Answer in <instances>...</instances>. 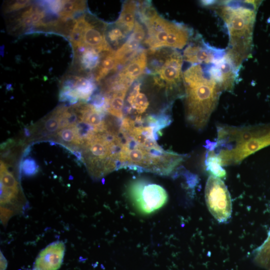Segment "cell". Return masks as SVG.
<instances>
[{"label": "cell", "instance_id": "obj_1", "mask_svg": "<svg viewBox=\"0 0 270 270\" xmlns=\"http://www.w3.org/2000/svg\"><path fill=\"white\" fill-rule=\"evenodd\" d=\"M192 64L183 72L186 122L201 130L207 125L222 91L211 64Z\"/></svg>", "mask_w": 270, "mask_h": 270}, {"label": "cell", "instance_id": "obj_2", "mask_svg": "<svg viewBox=\"0 0 270 270\" xmlns=\"http://www.w3.org/2000/svg\"><path fill=\"white\" fill-rule=\"evenodd\" d=\"M204 6H214L217 14L226 24L229 43L226 52L236 67L251 56L252 37L257 9L256 0L202 1Z\"/></svg>", "mask_w": 270, "mask_h": 270}, {"label": "cell", "instance_id": "obj_3", "mask_svg": "<svg viewBox=\"0 0 270 270\" xmlns=\"http://www.w3.org/2000/svg\"><path fill=\"white\" fill-rule=\"evenodd\" d=\"M216 130V141L208 140L205 147L214 151L222 166L239 164L270 145V124L234 126L218 124Z\"/></svg>", "mask_w": 270, "mask_h": 270}, {"label": "cell", "instance_id": "obj_4", "mask_svg": "<svg viewBox=\"0 0 270 270\" xmlns=\"http://www.w3.org/2000/svg\"><path fill=\"white\" fill-rule=\"evenodd\" d=\"M122 148L119 156L120 169L129 168L168 176L187 158L186 154L164 150L160 146L150 148L138 143L119 130Z\"/></svg>", "mask_w": 270, "mask_h": 270}, {"label": "cell", "instance_id": "obj_5", "mask_svg": "<svg viewBox=\"0 0 270 270\" xmlns=\"http://www.w3.org/2000/svg\"><path fill=\"white\" fill-rule=\"evenodd\" d=\"M147 34L144 42L150 50L162 48L182 49L193 35V30L184 24L166 20L159 15L144 24Z\"/></svg>", "mask_w": 270, "mask_h": 270}, {"label": "cell", "instance_id": "obj_6", "mask_svg": "<svg viewBox=\"0 0 270 270\" xmlns=\"http://www.w3.org/2000/svg\"><path fill=\"white\" fill-rule=\"evenodd\" d=\"M183 60L182 55L172 49L165 55L162 66L155 67L153 70V74L158 76V78H155L156 83L164 86L166 93L173 99L184 96Z\"/></svg>", "mask_w": 270, "mask_h": 270}, {"label": "cell", "instance_id": "obj_7", "mask_svg": "<svg viewBox=\"0 0 270 270\" xmlns=\"http://www.w3.org/2000/svg\"><path fill=\"white\" fill-rule=\"evenodd\" d=\"M128 194L135 208L144 214L160 208L168 200L167 193L162 186L144 180L132 182L128 188Z\"/></svg>", "mask_w": 270, "mask_h": 270}, {"label": "cell", "instance_id": "obj_8", "mask_svg": "<svg viewBox=\"0 0 270 270\" xmlns=\"http://www.w3.org/2000/svg\"><path fill=\"white\" fill-rule=\"evenodd\" d=\"M205 199L209 211L218 222H226L230 218V196L226 186L220 178L213 176L208 177L205 188Z\"/></svg>", "mask_w": 270, "mask_h": 270}, {"label": "cell", "instance_id": "obj_9", "mask_svg": "<svg viewBox=\"0 0 270 270\" xmlns=\"http://www.w3.org/2000/svg\"><path fill=\"white\" fill-rule=\"evenodd\" d=\"M226 49L210 46L197 34L191 39L183 52V60L192 64H209L223 56Z\"/></svg>", "mask_w": 270, "mask_h": 270}, {"label": "cell", "instance_id": "obj_10", "mask_svg": "<svg viewBox=\"0 0 270 270\" xmlns=\"http://www.w3.org/2000/svg\"><path fill=\"white\" fill-rule=\"evenodd\" d=\"M66 250L62 241L52 242L38 254L32 270H58L62 264Z\"/></svg>", "mask_w": 270, "mask_h": 270}, {"label": "cell", "instance_id": "obj_11", "mask_svg": "<svg viewBox=\"0 0 270 270\" xmlns=\"http://www.w3.org/2000/svg\"><path fill=\"white\" fill-rule=\"evenodd\" d=\"M107 24L92 17L88 18V23L82 34L83 46L94 48L100 52L113 50L108 44L105 37Z\"/></svg>", "mask_w": 270, "mask_h": 270}, {"label": "cell", "instance_id": "obj_12", "mask_svg": "<svg viewBox=\"0 0 270 270\" xmlns=\"http://www.w3.org/2000/svg\"><path fill=\"white\" fill-rule=\"evenodd\" d=\"M213 64L222 91L232 92L238 78L240 69L236 66L226 52Z\"/></svg>", "mask_w": 270, "mask_h": 270}, {"label": "cell", "instance_id": "obj_13", "mask_svg": "<svg viewBox=\"0 0 270 270\" xmlns=\"http://www.w3.org/2000/svg\"><path fill=\"white\" fill-rule=\"evenodd\" d=\"M147 66V52L141 48L127 62L117 75L126 84L131 86L144 72Z\"/></svg>", "mask_w": 270, "mask_h": 270}, {"label": "cell", "instance_id": "obj_14", "mask_svg": "<svg viewBox=\"0 0 270 270\" xmlns=\"http://www.w3.org/2000/svg\"><path fill=\"white\" fill-rule=\"evenodd\" d=\"M75 58L84 70H92L97 68L101 60V54L97 50L83 45L74 48Z\"/></svg>", "mask_w": 270, "mask_h": 270}, {"label": "cell", "instance_id": "obj_15", "mask_svg": "<svg viewBox=\"0 0 270 270\" xmlns=\"http://www.w3.org/2000/svg\"><path fill=\"white\" fill-rule=\"evenodd\" d=\"M138 2L134 0L125 1L118 19L114 24L122 28L128 35L132 32L136 21Z\"/></svg>", "mask_w": 270, "mask_h": 270}, {"label": "cell", "instance_id": "obj_16", "mask_svg": "<svg viewBox=\"0 0 270 270\" xmlns=\"http://www.w3.org/2000/svg\"><path fill=\"white\" fill-rule=\"evenodd\" d=\"M18 192V183L4 162H0V198L4 200H14Z\"/></svg>", "mask_w": 270, "mask_h": 270}, {"label": "cell", "instance_id": "obj_17", "mask_svg": "<svg viewBox=\"0 0 270 270\" xmlns=\"http://www.w3.org/2000/svg\"><path fill=\"white\" fill-rule=\"evenodd\" d=\"M141 83L137 82L130 92L127 102L129 104L128 112L132 111L137 114H140L144 112L149 106L148 100L145 94L140 92Z\"/></svg>", "mask_w": 270, "mask_h": 270}, {"label": "cell", "instance_id": "obj_18", "mask_svg": "<svg viewBox=\"0 0 270 270\" xmlns=\"http://www.w3.org/2000/svg\"><path fill=\"white\" fill-rule=\"evenodd\" d=\"M128 89H122L105 94L107 111L112 115L122 118L124 100Z\"/></svg>", "mask_w": 270, "mask_h": 270}, {"label": "cell", "instance_id": "obj_19", "mask_svg": "<svg viewBox=\"0 0 270 270\" xmlns=\"http://www.w3.org/2000/svg\"><path fill=\"white\" fill-rule=\"evenodd\" d=\"M101 60L95 76L96 82H100L111 72L120 66L115 55V50L102 52Z\"/></svg>", "mask_w": 270, "mask_h": 270}, {"label": "cell", "instance_id": "obj_20", "mask_svg": "<svg viewBox=\"0 0 270 270\" xmlns=\"http://www.w3.org/2000/svg\"><path fill=\"white\" fill-rule=\"evenodd\" d=\"M128 35L114 23L107 25L105 30V37L106 42L113 50L119 48L126 40Z\"/></svg>", "mask_w": 270, "mask_h": 270}, {"label": "cell", "instance_id": "obj_21", "mask_svg": "<svg viewBox=\"0 0 270 270\" xmlns=\"http://www.w3.org/2000/svg\"><path fill=\"white\" fill-rule=\"evenodd\" d=\"M205 165L207 171L212 176L218 178H223L226 176V172L222 167L220 158L212 150H208L206 152Z\"/></svg>", "mask_w": 270, "mask_h": 270}, {"label": "cell", "instance_id": "obj_22", "mask_svg": "<svg viewBox=\"0 0 270 270\" xmlns=\"http://www.w3.org/2000/svg\"><path fill=\"white\" fill-rule=\"evenodd\" d=\"M137 14L139 20L144 24L154 20L160 15L150 1L138 2Z\"/></svg>", "mask_w": 270, "mask_h": 270}, {"label": "cell", "instance_id": "obj_23", "mask_svg": "<svg viewBox=\"0 0 270 270\" xmlns=\"http://www.w3.org/2000/svg\"><path fill=\"white\" fill-rule=\"evenodd\" d=\"M86 7L84 1H62V8L58 13L61 18H69L73 17V14L77 12H82Z\"/></svg>", "mask_w": 270, "mask_h": 270}, {"label": "cell", "instance_id": "obj_24", "mask_svg": "<svg viewBox=\"0 0 270 270\" xmlns=\"http://www.w3.org/2000/svg\"><path fill=\"white\" fill-rule=\"evenodd\" d=\"M254 259L262 266H270V232L267 239L256 250Z\"/></svg>", "mask_w": 270, "mask_h": 270}, {"label": "cell", "instance_id": "obj_25", "mask_svg": "<svg viewBox=\"0 0 270 270\" xmlns=\"http://www.w3.org/2000/svg\"><path fill=\"white\" fill-rule=\"evenodd\" d=\"M38 166L34 159L27 158L22 162L21 171L22 174L26 176H32L36 174L38 172Z\"/></svg>", "mask_w": 270, "mask_h": 270}, {"label": "cell", "instance_id": "obj_26", "mask_svg": "<svg viewBox=\"0 0 270 270\" xmlns=\"http://www.w3.org/2000/svg\"><path fill=\"white\" fill-rule=\"evenodd\" d=\"M58 135L64 142H72L77 144L76 134L74 126L62 129L59 132Z\"/></svg>", "mask_w": 270, "mask_h": 270}, {"label": "cell", "instance_id": "obj_27", "mask_svg": "<svg viewBox=\"0 0 270 270\" xmlns=\"http://www.w3.org/2000/svg\"><path fill=\"white\" fill-rule=\"evenodd\" d=\"M44 127L46 131L50 132H54L58 130V114L56 110L54 111V113L45 121Z\"/></svg>", "mask_w": 270, "mask_h": 270}, {"label": "cell", "instance_id": "obj_28", "mask_svg": "<svg viewBox=\"0 0 270 270\" xmlns=\"http://www.w3.org/2000/svg\"><path fill=\"white\" fill-rule=\"evenodd\" d=\"M30 1L26 0H16L8 6L6 10V12H11L24 8L30 4Z\"/></svg>", "mask_w": 270, "mask_h": 270}, {"label": "cell", "instance_id": "obj_29", "mask_svg": "<svg viewBox=\"0 0 270 270\" xmlns=\"http://www.w3.org/2000/svg\"><path fill=\"white\" fill-rule=\"evenodd\" d=\"M7 264L6 260L0 252V270H6Z\"/></svg>", "mask_w": 270, "mask_h": 270}, {"label": "cell", "instance_id": "obj_30", "mask_svg": "<svg viewBox=\"0 0 270 270\" xmlns=\"http://www.w3.org/2000/svg\"><path fill=\"white\" fill-rule=\"evenodd\" d=\"M73 153L77 157L78 160L82 159V155L80 152L74 150Z\"/></svg>", "mask_w": 270, "mask_h": 270}, {"label": "cell", "instance_id": "obj_31", "mask_svg": "<svg viewBox=\"0 0 270 270\" xmlns=\"http://www.w3.org/2000/svg\"><path fill=\"white\" fill-rule=\"evenodd\" d=\"M24 132H25V134L26 136H30V130L28 129H25V130H24Z\"/></svg>", "mask_w": 270, "mask_h": 270}, {"label": "cell", "instance_id": "obj_32", "mask_svg": "<svg viewBox=\"0 0 270 270\" xmlns=\"http://www.w3.org/2000/svg\"></svg>", "mask_w": 270, "mask_h": 270}]
</instances>
